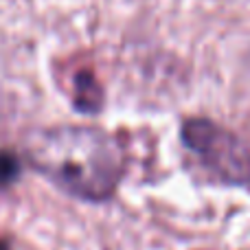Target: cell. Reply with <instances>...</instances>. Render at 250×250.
Returning a JSON list of instances; mask_svg holds the SVG:
<instances>
[{"label":"cell","mask_w":250,"mask_h":250,"mask_svg":"<svg viewBox=\"0 0 250 250\" xmlns=\"http://www.w3.org/2000/svg\"><path fill=\"white\" fill-rule=\"evenodd\" d=\"M16 173H18L16 160H13L11 156H7V154H0V182L11 180Z\"/></svg>","instance_id":"3957f363"},{"label":"cell","mask_w":250,"mask_h":250,"mask_svg":"<svg viewBox=\"0 0 250 250\" xmlns=\"http://www.w3.org/2000/svg\"><path fill=\"white\" fill-rule=\"evenodd\" d=\"M248 79H250V60H248Z\"/></svg>","instance_id":"277c9868"},{"label":"cell","mask_w":250,"mask_h":250,"mask_svg":"<svg viewBox=\"0 0 250 250\" xmlns=\"http://www.w3.org/2000/svg\"><path fill=\"white\" fill-rule=\"evenodd\" d=\"M182 143L215 180L250 185V149L233 132L208 119H189L182 125Z\"/></svg>","instance_id":"7a4b0ae2"},{"label":"cell","mask_w":250,"mask_h":250,"mask_svg":"<svg viewBox=\"0 0 250 250\" xmlns=\"http://www.w3.org/2000/svg\"><path fill=\"white\" fill-rule=\"evenodd\" d=\"M42 176L79 200L101 202L117 191L125 171L123 147L95 127H57L35 136L26 149Z\"/></svg>","instance_id":"6da1fadb"}]
</instances>
